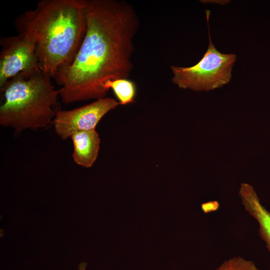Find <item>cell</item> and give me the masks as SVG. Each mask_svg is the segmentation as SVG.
<instances>
[{"label":"cell","mask_w":270,"mask_h":270,"mask_svg":"<svg viewBox=\"0 0 270 270\" xmlns=\"http://www.w3.org/2000/svg\"><path fill=\"white\" fill-rule=\"evenodd\" d=\"M86 32L72 62L54 78L64 104L106 97L108 80L128 78L140 20L125 0H86Z\"/></svg>","instance_id":"1"},{"label":"cell","mask_w":270,"mask_h":270,"mask_svg":"<svg viewBox=\"0 0 270 270\" xmlns=\"http://www.w3.org/2000/svg\"><path fill=\"white\" fill-rule=\"evenodd\" d=\"M86 0H42L14 22L36 46L40 70L52 78L72 62L84 37Z\"/></svg>","instance_id":"2"},{"label":"cell","mask_w":270,"mask_h":270,"mask_svg":"<svg viewBox=\"0 0 270 270\" xmlns=\"http://www.w3.org/2000/svg\"><path fill=\"white\" fill-rule=\"evenodd\" d=\"M42 70L20 74L0 87V124L16 134L46 128L60 110L58 90Z\"/></svg>","instance_id":"3"},{"label":"cell","mask_w":270,"mask_h":270,"mask_svg":"<svg viewBox=\"0 0 270 270\" xmlns=\"http://www.w3.org/2000/svg\"><path fill=\"white\" fill-rule=\"evenodd\" d=\"M210 14L209 10H206L209 44L202 58L190 66H170L172 74L171 80L180 88L207 92L222 87L232 78L236 56L222 53L214 45L209 29Z\"/></svg>","instance_id":"4"},{"label":"cell","mask_w":270,"mask_h":270,"mask_svg":"<svg viewBox=\"0 0 270 270\" xmlns=\"http://www.w3.org/2000/svg\"><path fill=\"white\" fill-rule=\"evenodd\" d=\"M0 87L20 74L41 70L35 44L26 36H2Z\"/></svg>","instance_id":"5"},{"label":"cell","mask_w":270,"mask_h":270,"mask_svg":"<svg viewBox=\"0 0 270 270\" xmlns=\"http://www.w3.org/2000/svg\"><path fill=\"white\" fill-rule=\"evenodd\" d=\"M119 104L115 99L105 97L72 110H60L53 121L54 130L66 140L76 132L94 130L100 120Z\"/></svg>","instance_id":"6"},{"label":"cell","mask_w":270,"mask_h":270,"mask_svg":"<svg viewBox=\"0 0 270 270\" xmlns=\"http://www.w3.org/2000/svg\"><path fill=\"white\" fill-rule=\"evenodd\" d=\"M238 194L245 210L258 222L260 236L270 252V212L260 203L254 188L250 184L242 183Z\"/></svg>","instance_id":"7"},{"label":"cell","mask_w":270,"mask_h":270,"mask_svg":"<svg viewBox=\"0 0 270 270\" xmlns=\"http://www.w3.org/2000/svg\"><path fill=\"white\" fill-rule=\"evenodd\" d=\"M70 138L74 162L83 167H91L97 158L100 149V138L96 129L76 132Z\"/></svg>","instance_id":"8"},{"label":"cell","mask_w":270,"mask_h":270,"mask_svg":"<svg viewBox=\"0 0 270 270\" xmlns=\"http://www.w3.org/2000/svg\"><path fill=\"white\" fill-rule=\"evenodd\" d=\"M104 87L107 92L112 90L120 104L126 105L134 102L136 86L134 82L128 78L108 80Z\"/></svg>","instance_id":"9"},{"label":"cell","mask_w":270,"mask_h":270,"mask_svg":"<svg viewBox=\"0 0 270 270\" xmlns=\"http://www.w3.org/2000/svg\"><path fill=\"white\" fill-rule=\"evenodd\" d=\"M216 270H258L254 262L240 256H235L224 261Z\"/></svg>","instance_id":"10"},{"label":"cell","mask_w":270,"mask_h":270,"mask_svg":"<svg viewBox=\"0 0 270 270\" xmlns=\"http://www.w3.org/2000/svg\"><path fill=\"white\" fill-rule=\"evenodd\" d=\"M220 204L216 200L210 201L202 204V209L205 214L215 212L218 209Z\"/></svg>","instance_id":"11"},{"label":"cell","mask_w":270,"mask_h":270,"mask_svg":"<svg viewBox=\"0 0 270 270\" xmlns=\"http://www.w3.org/2000/svg\"><path fill=\"white\" fill-rule=\"evenodd\" d=\"M86 263H82L79 266L78 270H86Z\"/></svg>","instance_id":"12"}]
</instances>
